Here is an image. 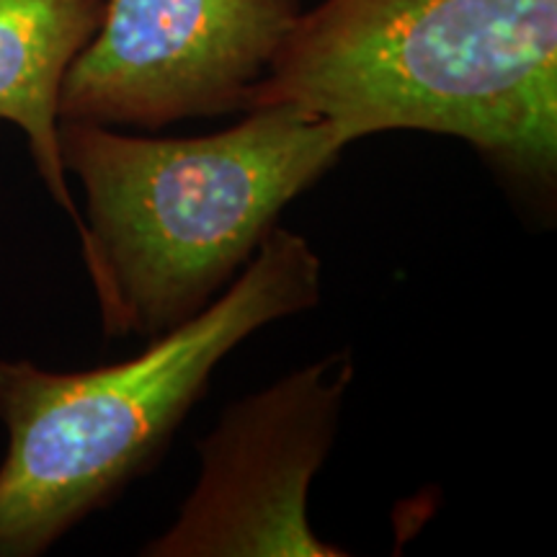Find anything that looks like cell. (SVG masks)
I'll return each instance as SVG.
<instances>
[{
  "instance_id": "4",
  "label": "cell",
  "mask_w": 557,
  "mask_h": 557,
  "mask_svg": "<svg viewBox=\"0 0 557 557\" xmlns=\"http://www.w3.org/2000/svg\"><path fill=\"white\" fill-rule=\"evenodd\" d=\"M354 380L346 351L235 400L199 442V478L148 557H346L320 540L308 496Z\"/></svg>"
},
{
  "instance_id": "5",
  "label": "cell",
  "mask_w": 557,
  "mask_h": 557,
  "mask_svg": "<svg viewBox=\"0 0 557 557\" xmlns=\"http://www.w3.org/2000/svg\"><path fill=\"white\" fill-rule=\"evenodd\" d=\"M299 16V0H103L60 122L163 129L246 111Z\"/></svg>"
},
{
  "instance_id": "6",
  "label": "cell",
  "mask_w": 557,
  "mask_h": 557,
  "mask_svg": "<svg viewBox=\"0 0 557 557\" xmlns=\"http://www.w3.org/2000/svg\"><path fill=\"white\" fill-rule=\"evenodd\" d=\"M103 0H0V120L24 132L39 178L83 238L60 156V94L99 32Z\"/></svg>"
},
{
  "instance_id": "2",
  "label": "cell",
  "mask_w": 557,
  "mask_h": 557,
  "mask_svg": "<svg viewBox=\"0 0 557 557\" xmlns=\"http://www.w3.org/2000/svg\"><path fill=\"white\" fill-rule=\"evenodd\" d=\"M274 103L351 143L395 129L465 139L545 197L557 176V0H323L297 18L248 109Z\"/></svg>"
},
{
  "instance_id": "1",
  "label": "cell",
  "mask_w": 557,
  "mask_h": 557,
  "mask_svg": "<svg viewBox=\"0 0 557 557\" xmlns=\"http://www.w3.org/2000/svg\"><path fill=\"white\" fill-rule=\"evenodd\" d=\"M348 145L338 124L292 103L248 109L205 137L60 122L62 165L86 197L81 250L107 336L156 338L205 310Z\"/></svg>"
},
{
  "instance_id": "3",
  "label": "cell",
  "mask_w": 557,
  "mask_h": 557,
  "mask_svg": "<svg viewBox=\"0 0 557 557\" xmlns=\"http://www.w3.org/2000/svg\"><path fill=\"white\" fill-rule=\"evenodd\" d=\"M323 261L302 235L274 227L233 284L160 333L143 354L88 372L0 359V557H39L122 496L207 393L214 369L256 331L308 312Z\"/></svg>"
}]
</instances>
